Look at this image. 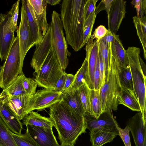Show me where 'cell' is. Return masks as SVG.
Returning a JSON list of instances; mask_svg holds the SVG:
<instances>
[{"label":"cell","mask_w":146,"mask_h":146,"mask_svg":"<svg viewBox=\"0 0 146 146\" xmlns=\"http://www.w3.org/2000/svg\"><path fill=\"white\" fill-rule=\"evenodd\" d=\"M49 115L61 144H74L79 136L86 133L84 117L76 113L62 100L50 107Z\"/></svg>","instance_id":"obj_1"},{"label":"cell","mask_w":146,"mask_h":146,"mask_svg":"<svg viewBox=\"0 0 146 146\" xmlns=\"http://www.w3.org/2000/svg\"><path fill=\"white\" fill-rule=\"evenodd\" d=\"M86 0H64L61 6V20L66 40L75 52L82 47L84 8Z\"/></svg>","instance_id":"obj_2"},{"label":"cell","mask_w":146,"mask_h":146,"mask_svg":"<svg viewBox=\"0 0 146 146\" xmlns=\"http://www.w3.org/2000/svg\"><path fill=\"white\" fill-rule=\"evenodd\" d=\"M126 50L132 78L133 92L140 105L144 125H146V76L140 65V49L134 46L129 47Z\"/></svg>","instance_id":"obj_3"},{"label":"cell","mask_w":146,"mask_h":146,"mask_svg":"<svg viewBox=\"0 0 146 146\" xmlns=\"http://www.w3.org/2000/svg\"><path fill=\"white\" fill-rule=\"evenodd\" d=\"M120 67L111 55L108 80L100 89V99L103 112L117 109V98L122 88L119 78Z\"/></svg>","instance_id":"obj_4"},{"label":"cell","mask_w":146,"mask_h":146,"mask_svg":"<svg viewBox=\"0 0 146 146\" xmlns=\"http://www.w3.org/2000/svg\"><path fill=\"white\" fill-rule=\"evenodd\" d=\"M20 51L19 40L17 35L11 45L5 61L0 66V88L8 86L20 75L24 74Z\"/></svg>","instance_id":"obj_5"},{"label":"cell","mask_w":146,"mask_h":146,"mask_svg":"<svg viewBox=\"0 0 146 146\" xmlns=\"http://www.w3.org/2000/svg\"><path fill=\"white\" fill-rule=\"evenodd\" d=\"M59 13L53 11L50 26L52 48L62 70L65 71L68 64V57L70 56L71 53L68 49Z\"/></svg>","instance_id":"obj_6"},{"label":"cell","mask_w":146,"mask_h":146,"mask_svg":"<svg viewBox=\"0 0 146 146\" xmlns=\"http://www.w3.org/2000/svg\"><path fill=\"white\" fill-rule=\"evenodd\" d=\"M65 71L62 69L52 48L39 70L35 80L39 87L54 89Z\"/></svg>","instance_id":"obj_7"},{"label":"cell","mask_w":146,"mask_h":146,"mask_svg":"<svg viewBox=\"0 0 146 146\" xmlns=\"http://www.w3.org/2000/svg\"><path fill=\"white\" fill-rule=\"evenodd\" d=\"M62 92H58L54 88H44L38 90L31 97L29 112L35 110L38 111L43 110L61 101L62 100Z\"/></svg>","instance_id":"obj_8"},{"label":"cell","mask_w":146,"mask_h":146,"mask_svg":"<svg viewBox=\"0 0 146 146\" xmlns=\"http://www.w3.org/2000/svg\"><path fill=\"white\" fill-rule=\"evenodd\" d=\"M21 21L17 34L19 40L21 59L23 63L27 53L35 44L30 31L26 10L23 3L21 2Z\"/></svg>","instance_id":"obj_9"},{"label":"cell","mask_w":146,"mask_h":146,"mask_svg":"<svg viewBox=\"0 0 146 146\" xmlns=\"http://www.w3.org/2000/svg\"><path fill=\"white\" fill-rule=\"evenodd\" d=\"M10 18L8 12L0 14V59L5 60L15 39L14 33L10 26Z\"/></svg>","instance_id":"obj_10"},{"label":"cell","mask_w":146,"mask_h":146,"mask_svg":"<svg viewBox=\"0 0 146 146\" xmlns=\"http://www.w3.org/2000/svg\"><path fill=\"white\" fill-rule=\"evenodd\" d=\"M84 117L86 128L90 131L94 128H102L119 133L118 128L120 127L113 117L111 111L104 112L97 119L86 112H85Z\"/></svg>","instance_id":"obj_11"},{"label":"cell","mask_w":146,"mask_h":146,"mask_svg":"<svg viewBox=\"0 0 146 146\" xmlns=\"http://www.w3.org/2000/svg\"><path fill=\"white\" fill-rule=\"evenodd\" d=\"M52 48L51 30L49 25L42 41L36 47L31 62V67L35 70V73H37L40 69Z\"/></svg>","instance_id":"obj_12"},{"label":"cell","mask_w":146,"mask_h":146,"mask_svg":"<svg viewBox=\"0 0 146 146\" xmlns=\"http://www.w3.org/2000/svg\"><path fill=\"white\" fill-rule=\"evenodd\" d=\"M31 96L27 94L13 97L0 95V98L21 121L29 113V105Z\"/></svg>","instance_id":"obj_13"},{"label":"cell","mask_w":146,"mask_h":146,"mask_svg":"<svg viewBox=\"0 0 146 146\" xmlns=\"http://www.w3.org/2000/svg\"><path fill=\"white\" fill-rule=\"evenodd\" d=\"M26 129L38 146H59L54 134L52 128H45L28 125Z\"/></svg>","instance_id":"obj_14"},{"label":"cell","mask_w":146,"mask_h":146,"mask_svg":"<svg viewBox=\"0 0 146 146\" xmlns=\"http://www.w3.org/2000/svg\"><path fill=\"white\" fill-rule=\"evenodd\" d=\"M98 41L90 38L86 44V58L88 63L85 82L90 89H94V74L98 54Z\"/></svg>","instance_id":"obj_15"},{"label":"cell","mask_w":146,"mask_h":146,"mask_svg":"<svg viewBox=\"0 0 146 146\" xmlns=\"http://www.w3.org/2000/svg\"><path fill=\"white\" fill-rule=\"evenodd\" d=\"M126 1L113 0L108 17V29L113 34H116L125 17Z\"/></svg>","instance_id":"obj_16"},{"label":"cell","mask_w":146,"mask_h":146,"mask_svg":"<svg viewBox=\"0 0 146 146\" xmlns=\"http://www.w3.org/2000/svg\"><path fill=\"white\" fill-rule=\"evenodd\" d=\"M135 146H146V125L143 122L141 113L138 112L127 122Z\"/></svg>","instance_id":"obj_17"},{"label":"cell","mask_w":146,"mask_h":146,"mask_svg":"<svg viewBox=\"0 0 146 146\" xmlns=\"http://www.w3.org/2000/svg\"><path fill=\"white\" fill-rule=\"evenodd\" d=\"M21 2L23 3L26 10L30 31L36 47L43 37L41 27L28 0H22Z\"/></svg>","instance_id":"obj_18"},{"label":"cell","mask_w":146,"mask_h":146,"mask_svg":"<svg viewBox=\"0 0 146 146\" xmlns=\"http://www.w3.org/2000/svg\"><path fill=\"white\" fill-rule=\"evenodd\" d=\"M0 117L12 132L17 134H21L23 129L22 123L0 98Z\"/></svg>","instance_id":"obj_19"},{"label":"cell","mask_w":146,"mask_h":146,"mask_svg":"<svg viewBox=\"0 0 146 146\" xmlns=\"http://www.w3.org/2000/svg\"><path fill=\"white\" fill-rule=\"evenodd\" d=\"M90 141L93 146H102L112 141L119 133L102 128H96L90 131Z\"/></svg>","instance_id":"obj_20"},{"label":"cell","mask_w":146,"mask_h":146,"mask_svg":"<svg viewBox=\"0 0 146 146\" xmlns=\"http://www.w3.org/2000/svg\"><path fill=\"white\" fill-rule=\"evenodd\" d=\"M112 56L117 62L120 67H129L128 59L126 52L123 46L119 36L113 34V38L111 45Z\"/></svg>","instance_id":"obj_21"},{"label":"cell","mask_w":146,"mask_h":146,"mask_svg":"<svg viewBox=\"0 0 146 146\" xmlns=\"http://www.w3.org/2000/svg\"><path fill=\"white\" fill-rule=\"evenodd\" d=\"M117 101L119 104H122L132 111H141L139 103L133 91L121 88Z\"/></svg>","instance_id":"obj_22"},{"label":"cell","mask_w":146,"mask_h":146,"mask_svg":"<svg viewBox=\"0 0 146 146\" xmlns=\"http://www.w3.org/2000/svg\"><path fill=\"white\" fill-rule=\"evenodd\" d=\"M62 100L76 113L84 117L85 113L77 90L73 94L67 90L62 92Z\"/></svg>","instance_id":"obj_23"},{"label":"cell","mask_w":146,"mask_h":146,"mask_svg":"<svg viewBox=\"0 0 146 146\" xmlns=\"http://www.w3.org/2000/svg\"><path fill=\"white\" fill-rule=\"evenodd\" d=\"M22 123L26 126L30 125L45 128H52L53 126L49 118L43 116L33 111L25 117Z\"/></svg>","instance_id":"obj_24"},{"label":"cell","mask_w":146,"mask_h":146,"mask_svg":"<svg viewBox=\"0 0 146 146\" xmlns=\"http://www.w3.org/2000/svg\"><path fill=\"white\" fill-rule=\"evenodd\" d=\"M26 78L24 74L19 75L8 86L3 90L0 95L13 97L26 94L23 86V82Z\"/></svg>","instance_id":"obj_25"},{"label":"cell","mask_w":146,"mask_h":146,"mask_svg":"<svg viewBox=\"0 0 146 146\" xmlns=\"http://www.w3.org/2000/svg\"><path fill=\"white\" fill-rule=\"evenodd\" d=\"M88 61L85 58L81 68L75 75L74 81L67 90L74 94L85 82L88 69Z\"/></svg>","instance_id":"obj_26"},{"label":"cell","mask_w":146,"mask_h":146,"mask_svg":"<svg viewBox=\"0 0 146 146\" xmlns=\"http://www.w3.org/2000/svg\"><path fill=\"white\" fill-rule=\"evenodd\" d=\"M90 115L97 119L103 112L100 99V89H89Z\"/></svg>","instance_id":"obj_27"},{"label":"cell","mask_w":146,"mask_h":146,"mask_svg":"<svg viewBox=\"0 0 146 146\" xmlns=\"http://www.w3.org/2000/svg\"><path fill=\"white\" fill-rule=\"evenodd\" d=\"M133 22L137 35L142 44L144 52V57L146 59V16L139 19L137 16L133 17Z\"/></svg>","instance_id":"obj_28"},{"label":"cell","mask_w":146,"mask_h":146,"mask_svg":"<svg viewBox=\"0 0 146 146\" xmlns=\"http://www.w3.org/2000/svg\"><path fill=\"white\" fill-rule=\"evenodd\" d=\"M98 44L104 65V78L106 81L108 80L111 58L109 56L107 44L104 37L99 40Z\"/></svg>","instance_id":"obj_29"},{"label":"cell","mask_w":146,"mask_h":146,"mask_svg":"<svg viewBox=\"0 0 146 146\" xmlns=\"http://www.w3.org/2000/svg\"><path fill=\"white\" fill-rule=\"evenodd\" d=\"M11 132L0 117V146H17Z\"/></svg>","instance_id":"obj_30"},{"label":"cell","mask_w":146,"mask_h":146,"mask_svg":"<svg viewBox=\"0 0 146 146\" xmlns=\"http://www.w3.org/2000/svg\"><path fill=\"white\" fill-rule=\"evenodd\" d=\"M119 78L122 88L133 91V80L130 67L127 68L120 67Z\"/></svg>","instance_id":"obj_31"},{"label":"cell","mask_w":146,"mask_h":146,"mask_svg":"<svg viewBox=\"0 0 146 146\" xmlns=\"http://www.w3.org/2000/svg\"><path fill=\"white\" fill-rule=\"evenodd\" d=\"M38 20L41 21L46 17L47 3L45 0H28Z\"/></svg>","instance_id":"obj_32"},{"label":"cell","mask_w":146,"mask_h":146,"mask_svg":"<svg viewBox=\"0 0 146 146\" xmlns=\"http://www.w3.org/2000/svg\"><path fill=\"white\" fill-rule=\"evenodd\" d=\"M96 16L94 12L84 21L83 27L82 47L86 44L90 38Z\"/></svg>","instance_id":"obj_33"},{"label":"cell","mask_w":146,"mask_h":146,"mask_svg":"<svg viewBox=\"0 0 146 146\" xmlns=\"http://www.w3.org/2000/svg\"><path fill=\"white\" fill-rule=\"evenodd\" d=\"M89 88L86 83L77 90L85 112L91 113L89 94Z\"/></svg>","instance_id":"obj_34"},{"label":"cell","mask_w":146,"mask_h":146,"mask_svg":"<svg viewBox=\"0 0 146 146\" xmlns=\"http://www.w3.org/2000/svg\"><path fill=\"white\" fill-rule=\"evenodd\" d=\"M17 146H38L33 140L27 129L25 133L17 134L11 132Z\"/></svg>","instance_id":"obj_35"},{"label":"cell","mask_w":146,"mask_h":146,"mask_svg":"<svg viewBox=\"0 0 146 146\" xmlns=\"http://www.w3.org/2000/svg\"><path fill=\"white\" fill-rule=\"evenodd\" d=\"M20 1L19 0L16 1L13 5L10 10L8 12L10 18V28L12 31L14 33L17 28Z\"/></svg>","instance_id":"obj_36"},{"label":"cell","mask_w":146,"mask_h":146,"mask_svg":"<svg viewBox=\"0 0 146 146\" xmlns=\"http://www.w3.org/2000/svg\"><path fill=\"white\" fill-rule=\"evenodd\" d=\"M38 85L37 82L31 78H27L24 80L23 86L26 94L33 96L36 92V89Z\"/></svg>","instance_id":"obj_37"},{"label":"cell","mask_w":146,"mask_h":146,"mask_svg":"<svg viewBox=\"0 0 146 146\" xmlns=\"http://www.w3.org/2000/svg\"><path fill=\"white\" fill-rule=\"evenodd\" d=\"M131 3L134 5V8L136 9L138 18L141 19L146 16V0H135L132 1Z\"/></svg>","instance_id":"obj_38"},{"label":"cell","mask_w":146,"mask_h":146,"mask_svg":"<svg viewBox=\"0 0 146 146\" xmlns=\"http://www.w3.org/2000/svg\"><path fill=\"white\" fill-rule=\"evenodd\" d=\"M97 1L98 0H86L84 8V21L95 12Z\"/></svg>","instance_id":"obj_39"},{"label":"cell","mask_w":146,"mask_h":146,"mask_svg":"<svg viewBox=\"0 0 146 146\" xmlns=\"http://www.w3.org/2000/svg\"><path fill=\"white\" fill-rule=\"evenodd\" d=\"M119 135L122 139L125 146H131L129 136L130 130L126 126L124 129L118 128Z\"/></svg>","instance_id":"obj_40"},{"label":"cell","mask_w":146,"mask_h":146,"mask_svg":"<svg viewBox=\"0 0 146 146\" xmlns=\"http://www.w3.org/2000/svg\"><path fill=\"white\" fill-rule=\"evenodd\" d=\"M113 0H102L101 1L97 7H96L95 13L96 15L102 10H105L107 14V17L109 15L111 3Z\"/></svg>","instance_id":"obj_41"},{"label":"cell","mask_w":146,"mask_h":146,"mask_svg":"<svg viewBox=\"0 0 146 146\" xmlns=\"http://www.w3.org/2000/svg\"><path fill=\"white\" fill-rule=\"evenodd\" d=\"M107 31L108 30L105 26L100 25L95 29L90 38L93 40L95 38L96 40L99 41L105 36Z\"/></svg>","instance_id":"obj_42"},{"label":"cell","mask_w":146,"mask_h":146,"mask_svg":"<svg viewBox=\"0 0 146 146\" xmlns=\"http://www.w3.org/2000/svg\"><path fill=\"white\" fill-rule=\"evenodd\" d=\"M100 73L99 70V58L98 54L94 74V89H100Z\"/></svg>","instance_id":"obj_43"},{"label":"cell","mask_w":146,"mask_h":146,"mask_svg":"<svg viewBox=\"0 0 146 146\" xmlns=\"http://www.w3.org/2000/svg\"><path fill=\"white\" fill-rule=\"evenodd\" d=\"M65 72H64L57 81L54 88L58 92H62L63 91L65 82Z\"/></svg>","instance_id":"obj_44"},{"label":"cell","mask_w":146,"mask_h":146,"mask_svg":"<svg viewBox=\"0 0 146 146\" xmlns=\"http://www.w3.org/2000/svg\"><path fill=\"white\" fill-rule=\"evenodd\" d=\"M65 74L66 77L65 82L63 91L68 88L73 82L75 77V75L67 74L66 72Z\"/></svg>","instance_id":"obj_45"},{"label":"cell","mask_w":146,"mask_h":146,"mask_svg":"<svg viewBox=\"0 0 146 146\" xmlns=\"http://www.w3.org/2000/svg\"><path fill=\"white\" fill-rule=\"evenodd\" d=\"M139 60L142 71L144 75L146 76V65L140 56H139Z\"/></svg>","instance_id":"obj_46"},{"label":"cell","mask_w":146,"mask_h":146,"mask_svg":"<svg viewBox=\"0 0 146 146\" xmlns=\"http://www.w3.org/2000/svg\"><path fill=\"white\" fill-rule=\"evenodd\" d=\"M47 4L51 5H55L58 4L61 2V0H45Z\"/></svg>","instance_id":"obj_47"},{"label":"cell","mask_w":146,"mask_h":146,"mask_svg":"<svg viewBox=\"0 0 146 146\" xmlns=\"http://www.w3.org/2000/svg\"><path fill=\"white\" fill-rule=\"evenodd\" d=\"M59 146H74V144L72 143H62L60 145H59Z\"/></svg>","instance_id":"obj_48"}]
</instances>
